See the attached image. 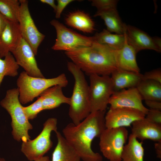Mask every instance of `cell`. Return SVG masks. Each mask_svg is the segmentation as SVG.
Wrapping results in <instances>:
<instances>
[{
	"label": "cell",
	"mask_w": 161,
	"mask_h": 161,
	"mask_svg": "<svg viewBox=\"0 0 161 161\" xmlns=\"http://www.w3.org/2000/svg\"><path fill=\"white\" fill-rule=\"evenodd\" d=\"M106 111L91 112L79 124H68L63 129V136L83 161H103L102 156L92 149V143L106 129Z\"/></svg>",
	"instance_id": "cell-1"
},
{
	"label": "cell",
	"mask_w": 161,
	"mask_h": 161,
	"mask_svg": "<svg viewBox=\"0 0 161 161\" xmlns=\"http://www.w3.org/2000/svg\"><path fill=\"white\" fill-rule=\"evenodd\" d=\"M115 50L94 41L90 46L65 52V54L72 62L89 76H110L118 69L114 58Z\"/></svg>",
	"instance_id": "cell-2"
},
{
	"label": "cell",
	"mask_w": 161,
	"mask_h": 161,
	"mask_svg": "<svg viewBox=\"0 0 161 161\" xmlns=\"http://www.w3.org/2000/svg\"><path fill=\"white\" fill-rule=\"evenodd\" d=\"M67 67L75 80L69 115L72 123L77 125L91 113L89 85L83 72L75 64L68 62Z\"/></svg>",
	"instance_id": "cell-3"
},
{
	"label": "cell",
	"mask_w": 161,
	"mask_h": 161,
	"mask_svg": "<svg viewBox=\"0 0 161 161\" xmlns=\"http://www.w3.org/2000/svg\"><path fill=\"white\" fill-rule=\"evenodd\" d=\"M19 96L18 88L9 89L0 105L11 117L12 134L14 139L18 142H25L30 140L28 131L32 129L33 126L24 112Z\"/></svg>",
	"instance_id": "cell-4"
},
{
	"label": "cell",
	"mask_w": 161,
	"mask_h": 161,
	"mask_svg": "<svg viewBox=\"0 0 161 161\" xmlns=\"http://www.w3.org/2000/svg\"><path fill=\"white\" fill-rule=\"evenodd\" d=\"M68 84V80L64 73L54 78H46L31 76L23 71L17 81L19 101L22 104H26L32 101L48 88L56 85L64 87Z\"/></svg>",
	"instance_id": "cell-5"
},
{
	"label": "cell",
	"mask_w": 161,
	"mask_h": 161,
	"mask_svg": "<svg viewBox=\"0 0 161 161\" xmlns=\"http://www.w3.org/2000/svg\"><path fill=\"white\" fill-rule=\"evenodd\" d=\"M57 120L55 118L47 119L43 124V129L35 138L22 142L21 151L28 160L34 161L44 156L52 148L53 143L50 139L52 131H57Z\"/></svg>",
	"instance_id": "cell-6"
},
{
	"label": "cell",
	"mask_w": 161,
	"mask_h": 161,
	"mask_svg": "<svg viewBox=\"0 0 161 161\" xmlns=\"http://www.w3.org/2000/svg\"><path fill=\"white\" fill-rule=\"evenodd\" d=\"M128 137L126 127L106 128L99 137L100 151L109 161H121L122 152Z\"/></svg>",
	"instance_id": "cell-7"
},
{
	"label": "cell",
	"mask_w": 161,
	"mask_h": 161,
	"mask_svg": "<svg viewBox=\"0 0 161 161\" xmlns=\"http://www.w3.org/2000/svg\"><path fill=\"white\" fill-rule=\"evenodd\" d=\"M89 76L90 112L106 111L109 99L114 92L111 78L109 75Z\"/></svg>",
	"instance_id": "cell-8"
},
{
	"label": "cell",
	"mask_w": 161,
	"mask_h": 161,
	"mask_svg": "<svg viewBox=\"0 0 161 161\" xmlns=\"http://www.w3.org/2000/svg\"><path fill=\"white\" fill-rule=\"evenodd\" d=\"M50 23L55 28L56 38L52 49L55 50L73 51L91 46L94 41L93 36L88 37L67 28L58 21L53 19Z\"/></svg>",
	"instance_id": "cell-9"
},
{
	"label": "cell",
	"mask_w": 161,
	"mask_h": 161,
	"mask_svg": "<svg viewBox=\"0 0 161 161\" xmlns=\"http://www.w3.org/2000/svg\"><path fill=\"white\" fill-rule=\"evenodd\" d=\"M18 23L22 38L29 44L35 55L39 46L45 37L36 27L30 15L27 0H19Z\"/></svg>",
	"instance_id": "cell-10"
},
{
	"label": "cell",
	"mask_w": 161,
	"mask_h": 161,
	"mask_svg": "<svg viewBox=\"0 0 161 161\" xmlns=\"http://www.w3.org/2000/svg\"><path fill=\"white\" fill-rule=\"evenodd\" d=\"M142 97L136 87L114 92L109 101L110 108H127L138 110L145 115L149 109L143 104Z\"/></svg>",
	"instance_id": "cell-11"
},
{
	"label": "cell",
	"mask_w": 161,
	"mask_h": 161,
	"mask_svg": "<svg viewBox=\"0 0 161 161\" xmlns=\"http://www.w3.org/2000/svg\"><path fill=\"white\" fill-rule=\"evenodd\" d=\"M145 115L140 111L127 108L110 109L105 117L106 128L130 126L134 121L143 119Z\"/></svg>",
	"instance_id": "cell-12"
},
{
	"label": "cell",
	"mask_w": 161,
	"mask_h": 161,
	"mask_svg": "<svg viewBox=\"0 0 161 161\" xmlns=\"http://www.w3.org/2000/svg\"><path fill=\"white\" fill-rule=\"evenodd\" d=\"M11 53L18 64L21 66L28 75L44 78L38 66L32 48L23 38H22L18 45Z\"/></svg>",
	"instance_id": "cell-13"
},
{
	"label": "cell",
	"mask_w": 161,
	"mask_h": 161,
	"mask_svg": "<svg viewBox=\"0 0 161 161\" xmlns=\"http://www.w3.org/2000/svg\"><path fill=\"white\" fill-rule=\"evenodd\" d=\"M125 31L128 43L133 47L137 53L144 49L161 52V49L156 44L153 37L144 31L134 26L126 24Z\"/></svg>",
	"instance_id": "cell-14"
},
{
	"label": "cell",
	"mask_w": 161,
	"mask_h": 161,
	"mask_svg": "<svg viewBox=\"0 0 161 161\" xmlns=\"http://www.w3.org/2000/svg\"><path fill=\"white\" fill-rule=\"evenodd\" d=\"M22 38L18 22L7 20L0 35V58L4 57L14 50Z\"/></svg>",
	"instance_id": "cell-15"
},
{
	"label": "cell",
	"mask_w": 161,
	"mask_h": 161,
	"mask_svg": "<svg viewBox=\"0 0 161 161\" xmlns=\"http://www.w3.org/2000/svg\"><path fill=\"white\" fill-rule=\"evenodd\" d=\"M131 133L142 141L149 139L161 141V126L153 123L145 117L134 121L131 124Z\"/></svg>",
	"instance_id": "cell-16"
},
{
	"label": "cell",
	"mask_w": 161,
	"mask_h": 161,
	"mask_svg": "<svg viewBox=\"0 0 161 161\" xmlns=\"http://www.w3.org/2000/svg\"><path fill=\"white\" fill-rule=\"evenodd\" d=\"M126 35L125 41L122 47L114 51V58L118 69L140 73V69L136 59L137 52L127 42Z\"/></svg>",
	"instance_id": "cell-17"
},
{
	"label": "cell",
	"mask_w": 161,
	"mask_h": 161,
	"mask_svg": "<svg viewBox=\"0 0 161 161\" xmlns=\"http://www.w3.org/2000/svg\"><path fill=\"white\" fill-rule=\"evenodd\" d=\"M63 88L59 85H55L47 89L40 94L43 110L55 109L63 103L69 105L70 97L64 94Z\"/></svg>",
	"instance_id": "cell-18"
},
{
	"label": "cell",
	"mask_w": 161,
	"mask_h": 161,
	"mask_svg": "<svg viewBox=\"0 0 161 161\" xmlns=\"http://www.w3.org/2000/svg\"><path fill=\"white\" fill-rule=\"evenodd\" d=\"M142 74L117 69L111 74V77L114 92L126 88L136 87L142 80Z\"/></svg>",
	"instance_id": "cell-19"
},
{
	"label": "cell",
	"mask_w": 161,
	"mask_h": 161,
	"mask_svg": "<svg viewBox=\"0 0 161 161\" xmlns=\"http://www.w3.org/2000/svg\"><path fill=\"white\" fill-rule=\"evenodd\" d=\"M68 26L87 33H92L95 30L94 22L87 13L78 10L69 13L65 18Z\"/></svg>",
	"instance_id": "cell-20"
},
{
	"label": "cell",
	"mask_w": 161,
	"mask_h": 161,
	"mask_svg": "<svg viewBox=\"0 0 161 161\" xmlns=\"http://www.w3.org/2000/svg\"><path fill=\"white\" fill-rule=\"evenodd\" d=\"M57 144L53 152L52 161H80L81 159L59 131L55 132Z\"/></svg>",
	"instance_id": "cell-21"
},
{
	"label": "cell",
	"mask_w": 161,
	"mask_h": 161,
	"mask_svg": "<svg viewBox=\"0 0 161 161\" xmlns=\"http://www.w3.org/2000/svg\"><path fill=\"white\" fill-rule=\"evenodd\" d=\"M94 17L99 16L103 19L107 27V30L111 33L123 34L125 24L119 16L117 8L97 10Z\"/></svg>",
	"instance_id": "cell-22"
},
{
	"label": "cell",
	"mask_w": 161,
	"mask_h": 161,
	"mask_svg": "<svg viewBox=\"0 0 161 161\" xmlns=\"http://www.w3.org/2000/svg\"><path fill=\"white\" fill-rule=\"evenodd\" d=\"M143 141L139 142L134 136L130 134L128 142L125 144L121 154L123 161H144V150Z\"/></svg>",
	"instance_id": "cell-23"
},
{
	"label": "cell",
	"mask_w": 161,
	"mask_h": 161,
	"mask_svg": "<svg viewBox=\"0 0 161 161\" xmlns=\"http://www.w3.org/2000/svg\"><path fill=\"white\" fill-rule=\"evenodd\" d=\"M143 100L161 101V83L151 80H142L136 86Z\"/></svg>",
	"instance_id": "cell-24"
},
{
	"label": "cell",
	"mask_w": 161,
	"mask_h": 161,
	"mask_svg": "<svg viewBox=\"0 0 161 161\" xmlns=\"http://www.w3.org/2000/svg\"><path fill=\"white\" fill-rule=\"evenodd\" d=\"M93 36L94 40L97 42L106 45L114 50L121 49L126 39L124 30L123 34H112L104 29L102 31L97 33Z\"/></svg>",
	"instance_id": "cell-25"
},
{
	"label": "cell",
	"mask_w": 161,
	"mask_h": 161,
	"mask_svg": "<svg viewBox=\"0 0 161 161\" xmlns=\"http://www.w3.org/2000/svg\"><path fill=\"white\" fill-rule=\"evenodd\" d=\"M20 7L18 0H0V13L7 20L18 22Z\"/></svg>",
	"instance_id": "cell-26"
},
{
	"label": "cell",
	"mask_w": 161,
	"mask_h": 161,
	"mask_svg": "<svg viewBox=\"0 0 161 161\" xmlns=\"http://www.w3.org/2000/svg\"><path fill=\"white\" fill-rule=\"evenodd\" d=\"M19 68V66L11 52L6 55L4 59L0 58V85L5 76H16Z\"/></svg>",
	"instance_id": "cell-27"
},
{
	"label": "cell",
	"mask_w": 161,
	"mask_h": 161,
	"mask_svg": "<svg viewBox=\"0 0 161 161\" xmlns=\"http://www.w3.org/2000/svg\"><path fill=\"white\" fill-rule=\"evenodd\" d=\"M23 110L29 120L35 118L39 113L43 110L41 98L39 97L36 101L29 106H23Z\"/></svg>",
	"instance_id": "cell-28"
},
{
	"label": "cell",
	"mask_w": 161,
	"mask_h": 161,
	"mask_svg": "<svg viewBox=\"0 0 161 161\" xmlns=\"http://www.w3.org/2000/svg\"><path fill=\"white\" fill-rule=\"evenodd\" d=\"M92 5L95 7L97 10H102L113 8H117L118 0H92L90 1Z\"/></svg>",
	"instance_id": "cell-29"
},
{
	"label": "cell",
	"mask_w": 161,
	"mask_h": 161,
	"mask_svg": "<svg viewBox=\"0 0 161 161\" xmlns=\"http://www.w3.org/2000/svg\"><path fill=\"white\" fill-rule=\"evenodd\" d=\"M151 80L161 83V69L157 68L145 72L142 75V80Z\"/></svg>",
	"instance_id": "cell-30"
},
{
	"label": "cell",
	"mask_w": 161,
	"mask_h": 161,
	"mask_svg": "<svg viewBox=\"0 0 161 161\" xmlns=\"http://www.w3.org/2000/svg\"><path fill=\"white\" fill-rule=\"evenodd\" d=\"M145 117L150 121L161 126V111L149 109Z\"/></svg>",
	"instance_id": "cell-31"
},
{
	"label": "cell",
	"mask_w": 161,
	"mask_h": 161,
	"mask_svg": "<svg viewBox=\"0 0 161 161\" xmlns=\"http://www.w3.org/2000/svg\"><path fill=\"white\" fill-rule=\"evenodd\" d=\"M74 1L73 0H57V5L55 12L56 18H60L61 14L65 7L70 3Z\"/></svg>",
	"instance_id": "cell-32"
},
{
	"label": "cell",
	"mask_w": 161,
	"mask_h": 161,
	"mask_svg": "<svg viewBox=\"0 0 161 161\" xmlns=\"http://www.w3.org/2000/svg\"><path fill=\"white\" fill-rule=\"evenodd\" d=\"M145 103L146 105L150 108V109L161 111V101L147 100H145Z\"/></svg>",
	"instance_id": "cell-33"
},
{
	"label": "cell",
	"mask_w": 161,
	"mask_h": 161,
	"mask_svg": "<svg viewBox=\"0 0 161 161\" xmlns=\"http://www.w3.org/2000/svg\"><path fill=\"white\" fill-rule=\"evenodd\" d=\"M154 148L157 158L161 159V141L158 142L154 144Z\"/></svg>",
	"instance_id": "cell-34"
},
{
	"label": "cell",
	"mask_w": 161,
	"mask_h": 161,
	"mask_svg": "<svg viewBox=\"0 0 161 161\" xmlns=\"http://www.w3.org/2000/svg\"><path fill=\"white\" fill-rule=\"evenodd\" d=\"M40 1L42 3L50 5L54 9L55 12L56 9V5L54 0H40Z\"/></svg>",
	"instance_id": "cell-35"
},
{
	"label": "cell",
	"mask_w": 161,
	"mask_h": 161,
	"mask_svg": "<svg viewBox=\"0 0 161 161\" xmlns=\"http://www.w3.org/2000/svg\"><path fill=\"white\" fill-rule=\"evenodd\" d=\"M7 20L0 13V35L6 24Z\"/></svg>",
	"instance_id": "cell-36"
},
{
	"label": "cell",
	"mask_w": 161,
	"mask_h": 161,
	"mask_svg": "<svg viewBox=\"0 0 161 161\" xmlns=\"http://www.w3.org/2000/svg\"><path fill=\"white\" fill-rule=\"evenodd\" d=\"M153 38L156 44L161 49L160 38L158 37H153Z\"/></svg>",
	"instance_id": "cell-37"
},
{
	"label": "cell",
	"mask_w": 161,
	"mask_h": 161,
	"mask_svg": "<svg viewBox=\"0 0 161 161\" xmlns=\"http://www.w3.org/2000/svg\"><path fill=\"white\" fill-rule=\"evenodd\" d=\"M34 161H51V160L48 156H44L36 159Z\"/></svg>",
	"instance_id": "cell-38"
},
{
	"label": "cell",
	"mask_w": 161,
	"mask_h": 161,
	"mask_svg": "<svg viewBox=\"0 0 161 161\" xmlns=\"http://www.w3.org/2000/svg\"><path fill=\"white\" fill-rule=\"evenodd\" d=\"M0 161H6V160L4 158H0Z\"/></svg>",
	"instance_id": "cell-39"
}]
</instances>
